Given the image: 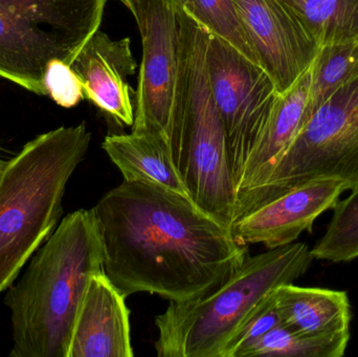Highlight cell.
Here are the masks:
<instances>
[{
  "instance_id": "cell-16",
  "label": "cell",
  "mask_w": 358,
  "mask_h": 357,
  "mask_svg": "<svg viewBox=\"0 0 358 357\" xmlns=\"http://www.w3.org/2000/svg\"><path fill=\"white\" fill-rule=\"evenodd\" d=\"M102 148L125 182H150L189 198L169 146L162 138L132 131L109 134Z\"/></svg>"
},
{
  "instance_id": "cell-14",
  "label": "cell",
  "mask_w": 358,
  "mask_h": 357,
  "mask_svg": "<svg viewBox=\"0 0 358 357\" xmlns=\"http://www.w3.org/2000/svg\"><path fill=\"white\" fill-rule=\"evenodd\" d=\"M310 82L309 68L289 89L278 94L262 133L244 165L236 190L235 207L268 180L280 159L307 123Z\"/></svg>"
},
{
  "instance_id": "cell-13",
  "label": "cell",
  "mask_w": 358,
  "mask_h": 357,
  "mask_svg": "<svg viewBox=\"0 0 358 357\" xmlns=\"http://www.w3.org/2000/svg\"><path fill=\"white\" fill-rule=\"evenodd\" d=\"M126 299L105 272L94 275L76 318L67 357L134 356Z\"/></svg>"
},
{
  "instance_id": "cell-19",
  "label": "cell",
  "mask_w": 358,
  "mask_h": 357,
  "mask_svg": "<svg viewBox=\"0 0 358 357\" xmlns=\"http://www.w3.org/2000/svg\"><path fill=\"white\" fill-rule=\"evenodd\" d=\"M349 341L350 333L311 337L281 324L261 337L245 357H342Z\"/></svg>"
},
{
  "instance_id": "cell-10",
  "label": "cell",
  "mask_w": 358,
  "mask_h": 357,
  "mask_svg": "<svg viewBox=\"0 0 358 357\" xmlns=\"http://www.w3.org/2000/svg\"><path fill=\"white\" fill-rule=\"evenodd\" d=\"M278 92L289 89L315 61L321 46L280 0H233Z\"/></svg>"
},
{
  "instance_id": "cell-24",
  "label": "cell",
  "mask_w": 358,
  "mask_h": 357,
  "mask_svg": "<svg viewBox=\"0 0 358 357\" xmlns=\"http://www.w3.org/2000/svg\"><path fill=\"white\" fill-rule=\"evenodd\" d=\"M119 1H121L131 12L136 20L138 15H140L141 6H142L144 0H119Z\"/></svg>"
},
{
  "instance_id": "cell-11",
  "label": "cell",
  "mask_w": 358,
  "mask_h": 357,
  "mask_svg": "<svg viewBox=\"0 0 358 357\" xmlns=\"http://www.w3.org/2000/svg\"><path fill=\"white\" fill-rule=\"evenodd\" d=\"M346 187L334 180L307 182L250 211L231 226L241 245H263L267 249L292 245L311 231L315 219L334 209Z\"/></svg>"
},
{
  "instance_id": "cell-6",
  "label": "cell",
  "mask_w": 358,
  "mask_h": 357,
  "mask_svg": "<svg viewBox=\"0 0 358 357\" xmlns=\"http://www.w3.org/2000/svg\"><path fill=\"white\" fill-rule=\"evenodd\" d=\"M108 0H0V78L46 96V69L71 65L100 29Z\"/></svg>"
},
{
  "instance_id": "cell-3",
  "label": "cell",
  "mask_w": 358,
  "mask_h": 357,
  "mask_svg": "<svg viewBox=\"0 0 358 357\" xmlns=\"http://www.w3.org/2000/svg\"><path fill=\"white\" fill-rule=\"evenodd\" d=\"M92 142L85 123L36 136L0 173V293L60 224L66 186Z\"/></svg>"
},
{
  "instance_id": "cell-17",
  "label": "cell",
  "mask_w": 358,
  "mask_h": 357,
  "mask_svg": "<svg viewBox=\"0 0 358 357\" xmlns=\"http://www.w3.org/2000/svg\"><path fill=\"white\" fill-rule=\"evenodd\" d=\"M320 46L358 41V0H280Z\"/></svg>"
},
{
  "instance_id": "cell-1",
  "label": "cell",
  "mask_w": 358,
  "mask_h": 357,
  "mask_svg": "<svg viewBox=\"0 0 358 357\" xmlns=\"http://www.w3.org/2000/svg\"><path fill=\"white\" fill-rule=\"evenodd\" d=\"M94 210L105 274L127 298L145 293L195 301L218 289L250 256L229 226L189 197L150 182L123 180Z\"/></svg>"
},
{
  "instance_id": "cell-26",
  "label": "cell",
  "mask_w": 358,
  "mask_h": 357,
  "mask_svg": "<svg viewBox=\"0 0 358 357\" xmlns=\"http://www.w3.org/2000/svg\"><path fill=\"white\" fill-rule=\"evenodd\" d=\"M3 163H4V161H2L1 159H0V173H1V169H2V166H3Z\"/></svg>"
},
{
  "instance_id": "cell-12",
  "label": "cell",
  "mask_w": 358,
  "mask_h": 357,
  "mask_svg": "<svg viewBox=\"0 0 358 357\" xmlns=\"http://www.w3.org/2000/svg\"><path fill=\"white\" fill-rule=\"evenodd\" d=\"M71 67L81 80L85 99L121 125H134L136 92L129 77L136 73L138 64L130 38L113 39L99 29Z\"/></svg>"
},
{
  "instance_id": "cell-18",
  "label": "cell",
  "mask_w": 358,
  "mask_h": 357,
  "mask_svg": "<svg viewBox=\"0 0 358 357\" xmlns=\"http://www.w3.org/2000/svg\"><path fill=\"white\" fill-rule=\"evenodd\" d=\"M310 69L307 122L336 90L357 77L358 41L321 46Z\"/></svg>"
},
{
  "instance_id": "cell-15",
  "label": "cell",
  "mask_w": 358,
  "mask_h": 357,
  "mask_svg": "<svg viewBox=\"0 0 358 357\" xmlns=\"http://www.w3.org/2000/svg\"><path fill=\"white\" fill-rule=\"evenodd\" d=\"M282 324L311 337L350 333L351 305L346 291L284 284L273 291Z\"/></svg>"
},
{
  "instance_id": "cell-5",
  "label": "cell",
  "mask_w": 358,
  "mask_h": 357,
  "mask_svg": "<svg viewBox=\"0 0 358 357\" xmlns=\"http://www.w3.org/2000/svg\"><path fill=\"white\" fill-rule=\"evenodd\" d=\"M185 35L183 96L172 157L189 198L202 211L231 228L236 188L227 133L213 98L206 50L210 31L180 10Z\"/></svg>"
},
{
  "instance_id": "cell-21",
  "label": "cell",
  "mask_w": 358,
  "mask_h": 357,
  "mask_svg": "<svg viewBox=\"0 0 358 357\" xmlns=\"http://www.w3.org/2000/svg\"><path fill=\"white\" fill-rule=\"evenodd\" d=\"M334 210L325 234L311 254L315 259L334 263L352 261L358 258V186Z\"/></svg>"
},
{
  "instance_id": "cell-4",
  "label": "cell",
  "mask_w": 358,
  "mask_h": 357,
  "mask_svg": "<svg viewBox=\"0 0 358 357\" xmlns=\"http://www.w3.org/2000/svg\"><path fill=\"white\" fill-rule=\"evenodd\" d=\"M313 259L303 242L250 255L227 282L206 297L170 302L155 319L157 356L220 357L257 306L277 287L301 278Z\"/></svg>"
},
{
  "instance_id": "cell-20",
  "label": "cell",
  "mask_w": 358,
  "mask_h": 357,
  "mask_svg": "<svg viewBox=\"0 0 358 357\" xmlns=\"http://www.w3.org/2000/svg\"><path fill=\"white\" fill-rule=\"evenodd\" d=\"M182 10L206 27L212 35L263 67L233 0H185Z\"/></svg>"
},
{
  "instance_id": "cell-8",
  "label": "cell",
  "mask_w": 358,
  "mask_h": 357,
  "mask_svg": "<svg viewBox=\"0 0 358 357\" xmlns=\"http://www.w3.org/2000/svg\"><path fill=\"white\" fill-rule=\"evenodd\" d=\"M136 23L143 56L131 131L162 138L172 154L183 96L185 35L180 12L164 0H144Z\"/></svg>"
},
{
  "instance_id": "cell-2",
  "label": "cell",
  "mask_w": 358,
  "mask_h": 357,
  "mask_svg": "<svg viewBox=\"0 0 358 357\" xmlns=\"http://www.w3.org/2000/svg\"><path fill=\"white\" fill-rule=\"evenodd\" d=\"M106 260L94 207L65 216L6 289L13 357H67L73 325L94 275Z\"/></svg>"
},
{
  "instance_id": "cell-9",
  "label": "cell",
  "mask_w": 358,
  "mask_h": 357,
  "mask_svg": "<svg viewBox=\"0 0 358 357\" xmlns=\"http://www.w3.org/2000/svg\"><path fill=\"white\" fill-rule=\"evenodd\" d=\"M210 89L227 133L235 188L271 115L278 92L263 67L210 33L206 50Z\"/></svg>"
},
{
  "instance_id": "cell-7",
  "label": "cell",
  "mask_w": 358,
  "mask_h": 357,
  "mask_svg": "<svg viewBox=\"0 0 358 357\" xmlns=\"http://www.w3.org/2000/svg\"><path fill=\"white\" fill-rule=\"evenodd\" d=\"M319 180H338L346 190L358 186V75L311 115L268 180L236 205L233 224L284 193Z\"/></svg>"
},
{
  "instance_id": "cell-23",
  "label": "cell",
  "mask_w": 358,
  "mask_h": 357,
  "mask_svg": "<svg viewBox=\"0 0 358 357\" xmlns=\"http://www.w3.org/2000/svg\"><path fill=\"white\" fill-rule=\"evenodd\" d=\"M44 83L46 96L64 108L75 107L85 99L81 80L71 65L63 61H54L48 65Z\"/></svg>"
},
{
  "instance_id": "cell-25",
  "label": "cell",
  "mask_w": 358,
  "mask_h": 357,
  "mask_svg": "<svg viewBox=\"0 0 358 357\" xmlns=\"http://www.w3.org/2000/svg\"><path fill=\"white\" fill-rule=\"evenodd\" d=\"M164 1L176 10H182L185 3V0H164Z\"/></svg>"
},
{
  "instance_id": "cell-22",
  "label": "cell",
  "mask_w": 358,
  "mask_h": 357,
  "mask_svg": "<svg viewBox=\"0 0 358 357\" xmlns=\"http://www.w3.org/2000/svg\"><path fill=\"white\" fill-rule=\"evenodd\" d=\"M282 324L273 291L257 306L241 328L225 346L220 357H245L248 350L267 333Z\"/></svg>"
}]
</instances>
